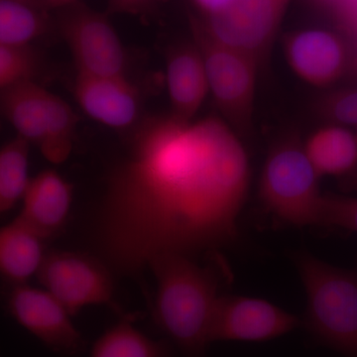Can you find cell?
<instances>
[{
    "label": "cell",
    "mask_w": 357,
    "mask_h": 357,
    "mask_svg": "<svg viewBox=\"0 0 357 357\" xmlns=\"http://www.w3.org/2000/svg\"><path fill=\"white\" fill-rule=\"evenodd\" d=\"M249 185L248 155L223 119H145L107 175L89 222L91 250L133 279L160 255L220 252L239 241Z\"/></svg>",
    "instance_id": "6da1fadb"
},
{
    "label": "cell",
    "mask_w": 357,
    "mask_h": 357,
    "mask_svg": "<svg viewBox=\"0 0 357 357\" xmlns=\"http://www.w3.org/2000/svg\"><path fill=\"white\" fill-rule=\"evenodd\" d=\"M220 255L211 253L203 263L199 257L164 255L148 265L156 282L152 325L180 357H208L220 288L230 277Z\"/></svg>",
    "instance_id": "7a4b0ae2"
},
{
    "label": "cell",
    "mask_w": 357,
    "mask_h": 357,
    "mask_svg": "<svg viewBox=\"0 0 357 357\" xmlns=\"http://www.w3.org/2000/svg\"><path fill=\"white\" fill-rule=\"evenodd\" d=\"M291 258L306 291L301 326L319 344L357 357V270L333 266L306 249Z\"/></svg>",
    "instance_id": "3957f363"
},
{
    "label": "cell",
    "mask_w": 357,
    "mask_h": 357,
    "mask_svg": "<svg viewBox=\"0 0 357 357\" xmlns=\"http://www.w3.org/2000/svg\"><path fill=\"white\" fill-rule=\"evenodd\" d=\"M319 176L297 138L286 137L270 150L258 195L260 203L277 225L284 227H318L323 194Z\"/></svg>",
    "instance_id": "277c9868"
},
{
    "label": "cell",
    "mask_w": 357,
    "mask_h": 357,
    "mask_svg": "<svg viewBox=\"0 0 357 357\" xmlns=\"http://www.w3.org/2000/svg\"><path fill=\"white\" fill-rule=\"evenodd\" d=\"M37 278L73 317L91 306L109 307L119 319L134 314L117 302L115 275L93 253L49 250Z\"/></svg>",
    "instance_id": "5b68a950"
},
{
    "label": "cell",
    "mask_w": 357,
    "mask_h": 357,
    "mask_svg": "<svg viewBox=\"0 0 357 357\" xmlns=\"http://www.w3.org/2000/svg\"><path fill=\"white\" fill-rule=\"evenodd\" d=\"M194 36L203 57L208 93L223 121L236 133H246L252 124L259 61L211 38L198 23L194 25Z\"/></svg>",
    "instance_id": "8992f818"
},
{
    "label": "cell",
    "mask_w": 357,
    "mask_h": 357,
    "mask_svg": "<svg viewBox=\"0 0 357 357\" xmlns=\"http://www.w3.org/2000/svg\"><path fill=\"white\" fill-rule=\"evenodd\" d=\"M60 13L59 30L72 53L77 73L126 75V50L109 14L95 10L83 2Z\"/></svg>",
    "instance_id": "52a82bcc"
},
{
    "label": "cell",
    "mask_w": 357,
    "mask_h": 357,
    "mask_svg": "<svg viewBox=\"0 0 357 357\" xmlns=\"http://www.w3.org/2000/svg\"><path fill=\"white\" fill-rule=\"evenodd\" d=\"M6 307L23 328L59 356L77 357L86 351V340L72 314L44 288L13 286Z\"/></svg>",
    "instance_id": "ba28073f"
},
{
    "label": "cell",
    "mask_w": 357,
    "mask_h": 357,
    "mask_svg": "<svg viewBox=\"0 0 357 357\" xmlns=\"http://www.w3.org/2000/svg\"><path fill=\"white\" fill-rule=\"evenodd\" d=\"M301 326V319L269 301L222 295L218 301L211 344L215 342H267Z\"/></svg>",
    "instance_id": "9c48e42d"
},
{
    "label": "cell",
    "mask_w": 357,
    "mask_h": 357,
    "mask_svg": "<svg viewBox=\"0 0 357 357\" xmlns=\"http://www.w3.org/2000/svg\"><path fill=\"white\" fill-rule=\"evenodd\" d=\"M286 0H234L198 23L211 38L261 62L273 37Z\"/></svg>",
    "instance_id": "30bf717a"
},
{
    "label": "cell",
    "mask_w": 357,
    "mask_h": 357,
    "mask_svg": "<svg viewBox=\"0 0 357 357\" xmlns=\"http://www.w3.org/2000/svg\"><path fill=\"white\" fill-rule=\"evenodd\" d=\"M74 93L84 114L107 128L126 129L135 126L139 119L140 93L126 75L77 73Z\"/></svg>",
    "instance_id": "8fae6325"
},
{
    "label": "cell",
    "mask_w": 357,
    "mask_h": 357,
    "mask_svg": "<svg viewBox=\"0 0 357 357\" xmlns=\"http://www.w3.org/2000/svg\"><path fill=\"white\" fill-rule=\"evenodd\" d=\"M286 58L303 81L326 88L337 81L347 67L342 42L323 30H307L293 35L285 45Z\"/></svg>",
    "instance_id": "7c38bea8"
},
{
    "label": "cell",
    "mask_w": 357,
    "mask_h": 357,
    "mask_svg": "<svg viewBox=\"0 0 357 357\" xmlns=\"http://www.w3.org/2000/svg\"><path fill=\"white\" fill-rule=\"evenodd\" d=\"M73 192L72 185L57 171H42L30 178L18 217L50 241L67 225Z\"/></svg>",
    "instance_id": "4fadbf2b"
},
{
    "label": "cell",
    "mask_w": 357,
    "mask_h": 357,
    "mask_svg": "<svg viewBox=\"0 0 357 357\" xmlns=\"http://www.w3.org/2000/svg\"><path fill=\"white\" fill-rule=\"evenodd\" d=\"M166 72L171 115L183 121H194L208 93L204 60L197 45L174 48L167 58Z\"/></svg>",
    "instance_id": "5bb4252c"
},
{
    "label": "cell",
    "mask_w": 357,
    "mask_h": 357,
    "mask_svg": "<svg viewBox=\"0 0 357 357\" xmlns=\"http://www.w3.org/2000/svg\"><path fill=\"white\" fill-rule=\"evenodd\" d=\"M47 241L22 218L0 227V277L13 286L37 277L48 249Z\"/></svg>",
    "instance_id": "9a60e30c"
},
{
    "label": "cell",
    "mask_w": 357,
    "mask_h": 357,
    "mask_svg": "<svg viewBox=\"0 0 357 357\" xmlns=\"http://www.w3.org/2000/svg\"><path fill=\"white\" fill-rule=\"evenodd\" d=\"M48 91L36 81L22 82L0 91V112L30 144L43 142Z\"/></svg>",
    "instance_id": "2e32d148"
},
{
    "label": "cell",
    "mask_w": 357,
    "mask_h": 357,
    "mask_svg": "<svg viewBox=\"0 0 357 357\" xmlns=\"http://www.w3.org/2000/svg\"><path fill=\"white\" fill-rule=\"evenodd\" d=\"M304 149L319 178L344 177L357 166L356 137L342 126L319 129L307 139Z\"/></svg>",
    "instance_id": "e0dca14e"
},
{
    "label": "cell",
    "mask_w": 357,
    "mask_h": 357,
    "mask_svg": "<svg viewBox=\"0 0 357 357\" xmlns=\"http://www.w3.org/2000/svg\"><path fill=\"white\" fill-rule=\"evenodd\" d=\"M135 314L119 319L93 342L91 357H176L172 344L165 338L155 340L138 330Z\"/></svg>",
    "instance_id": "ac0fdd59"
},
{
    "label": "cell",
    "mask_w": 357,
    "mask_h": 357,
    "mask_svg": "<svg viewBox=\"0 0 357 357\" xmlns=\"http://www.w3.org/2000/svg\"><path fill=\"white\" fill-rule=\"evenodd\" d=\"M50 28V13L39 6L21 0H0V45L33 46Z\"/></svg>",
    "instance_id": "d6986e66"
},
{
    "label": "cell",
    "mask_w": 357,
    "mask_h": 357,
    "mask_svg": "<svg viewBox=\"0 0 357 357\" xmlns=\"http://www.w3.org/2000/svg\"><path fill=\"white\" fill-rule=\"evenodd\" d=\"M30 143L20 136L0 148V217L21 204L29 177Z\"/></svg>",
    "instance_id": "ffe728a7"
},
{
    "label": "cell",
    "mask_w": 357,
    "mask_h": 357,
    "mask_svg": "<svg viewBox=\"0 0 357 357\" xmlns=\"http://www.w3.org/2000/svg\"><path fill=\"white\" fill-rule=\"evenodd\" d=\"M77 124L76 112L64 100L48 91L47 122L43 142L40 145L45 158L53 164H61L69 158Z\"/></svg>",
    "instance_id": "44dd1931"
},
{
    "label": "cell",
    "mask_w": 357,
    "mask_h": 357,
    "mask_svg": "<svg viewBox=\"0 0 357 357\" xmlns=\"http://www.w3.org/2000/svg\"><path fill=\"white\" fill-rule=\"evenodd\" d=\"M40 65L39 54L33 46L0 45V91L22 82L35 81Z\"/></svg>",
    "instance_id": "7402d4cb"
},
{
    "label": "cell",
    "mask_w": 357,
    "mask_h": 357,
    "mask_svg": "<svg viewBox=\"0 0 357 357\" xmlns=\"http://www.w3.org/2000/svg\"><path fill=\"white\" fill-rule=\"evenodd\" d=\"M314 110L326 121L357 126V89L326 93L314 103Z\"/></svg>",
    "instance_id": "603a6c76"
},
{
    "label": "cell",
    "mask_w": 357,
    "mask_h": 357,
    "mask_svg": "<svg viewBox=\"0 0 357 357\" xmlns=\"http://www.w3.org/2000/svg\"><path fill=\"white\" fill-rule=\"evenodd\" d=\"M318 227L357 232V198L323 195Z\"/></svg>",
    "instance_id": "cb8c5ba5"
},
{
    "label": "cell",
    "mask_w": 357,
    "mask_h": 357,
    "mask_svg": "<svg viewBox=\"0 0 357 357\" xmlns=\"http://www.w3.org/2000/svg\"><path fill=\"white\" fill-rule=\"evenodd\" d=\"M154 0H107V11L109 15L112 14H128L138 15L146 11Z\"/></svg>",
    "instance_id": "d4e9b609"
},
{
    "label": "cell",
    "mask_w": 357,
    "mask_h": 357,
    "mask_svg": "<svg viewBox=\"0 0 357 357\" xmlns=\"http://www.w3.org/2000/svg\"><path fill=\"white\" fill-rule=\"evenodd\" d=\"M81 2L82 0H36L37 6L49 13L54 10H63Z\"/></svg>",
    "instance_id": "484cf974"
},
{
    "label": "cell",
    "mask_w": 357,
    "mask_h": 357,
    "mask_svg": "<svg viewBox=\"0 0 357 357\" xmlns=\"http://www.w3.org/2000/svg\"><path fill=\"white\" fill-rule=\"evenodd\" d=\"M194 1L208 16L222 10L223 8L229 6L234 0H194Z\"/></svg>",
    "instance_id": "4316f807"
},
{
    "label": "cell",
    "mask_w": 357,
    "mask_h": 357,
    "mask_svg": "<svg viewBox=\"0 0 357 357\" xmlns=\"http://www.w3.org/2000/svg\"><path fill=\"white\" fill-rule=\"evenodd\" d=\"M21 1H26V2H30V3L35 4V6H37L36 0H21Z\"/></svg>",
    "instance_id": "83f0119b"
},
{
    "label": "cell",
    "mask_w": 357,
    "mask_h": 357,
    "mask_svg": "<svg viewBox=\"0 0 357 357\" xmlns=\"http://www.w3.org/2000/svg\"><path fill=\"white\" fill-rule=\"evenodd\" d=\"M354 67H356V70L357 72V58H356V63H354Z\"/></svg>",
    "instance_id": "f1b7e54d"
},
{
    "label": "cell",
    "mask_w": 357,
    "mask_h": 357,
    "mask_svg": "<svg viewBox=\"0 0 357 357\" xmlns=\"http://www.w3.org/2000/svg\"><path fill=\"white\" fill-rule=\"evenodd\" d=\"M356 141H357V135L356 136Z\"/></svg>",
    "instance_id": "f546056e"
}]
</instances>
